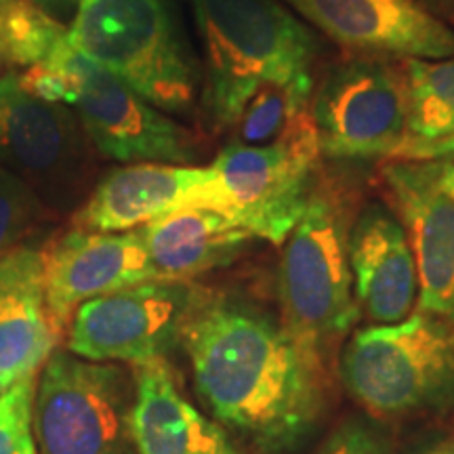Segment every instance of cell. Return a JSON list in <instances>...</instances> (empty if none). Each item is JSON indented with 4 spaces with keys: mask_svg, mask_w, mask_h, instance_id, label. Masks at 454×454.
<instances>
[{
    "mask_svg": "<svg viewBox=\"0 0 454 454\" xmlns=\"http://www.w3.org/2000/svg\"><path fill=\"white\" fill-rule=\"evenodd\" d=\"M419 454H454V438L440 442V444L431 446V448H427V450H423Z\"/></svg>",
    "mask_w": 454,
    "mask_h": 454,
    "instance_id": "obj_29",
    "label": "cell"
},
{
    "mask_svg": "<svg viewBox=\"0 0 454 454\" xmlns=\"http://www.w3.org/2000/svg\"><path fill=\"white\" fill-rule=\"evenodd\" d=\"M194 293L192 282L150 280L84 301L70 320L67 351L135 368L167 360Z\"/></svg>",
    "mask_w": 454,
    "mask_h": 454,
    "instance_id": "obj_11",
    "label": "cell"
},
{
    "mask_svg": "<svg viewBox=\"0 0 454 454\" xmlns=\"http://www.w3.org/2000/svg\"><path fill=\"white\" fill-rule=\"evenodd\" d=\"M133 400L135 387L118 364L55 349L34 389V440L41 454H137Z\"/></svg>",
    "mask_w": 454,
    "mask_h": 454,
    "instance_id": "obj_10",
    "label": "cell"
},
{
    "mask_svg": "<svg viewBox=\"0 0 454 454\" xmlns=\"http://www.w3.org/2000/svg\"><path fill=\"white\" fill-rule=\"evenodd\" d=\"M450 154H454V137L419 147L417 152H412L411 156L404 158V160H438V158H444Z\"/></svg>",
    "mask_w": 454,
    "mask_h": 454,
    "instance_id": "obj_26",
    "label": "cell"
},
{
    "mask_svg": "<svg viewBox=\"0 0 454 454\" xmlns=\"http://www.w3.org/2000/svg\"><path fill=\"white\" fill-rule=\"evenodd\" d=\"M211 164L130 162L110 170L90 190L74 227L87 231H130L187 207L211 208Z\"/></svg>",
    "mask_w": 454,
    "mask_h": 454,
    "instance_id": "obj_15",
    "label": "cell"
},
{
    "mask_svg": "<svg viewBox=\"0 0 454 454\" xmlns=\"http://www.w3.org/2000/svg\"><path fill=\"white\" fill-rule=\"evenodd\" d=\"M156 280L192 282L242 257L254 238L227 215L187 207L137 227Z\"/></svg>",
    "mask_w": 454,
    "mask_h": 454,
    "instance_id": "obj_19",
    "label": "cell"
},
{
    "mask_svg": "<svg viewBox=\"0 0 454 454\" xmlns=\"http://www.w3.org/2000/svg\"><path fill=\"white\" fill-rule=\"evenodd\" d=\"M67 43L158 110L187 118L200 104L202 67L170 0H81Z\"/></svg>",
    "mask_w": 454,
    "mask_h": 454,
    "instance_id": "obj_3",
    "label": "cell"
},
{
    "mask_svg": "<svg viewBox=\"0 0 454 454\" xmlns=\"http://www.w3.org/2000/svg\"><path fill=\"white\" fill-rule=\"evenodd\" d=\"M317 454H389L383 435L364 423H345L339 427Z\"/></svg>",
    "mask_w": 454,
    "mask_h": 454,
    "instance_id": "obj_24",
    "label": "cell"
},
{
    "mask_svg": "<svg viewBox=\"0 0 454 454\" xmlns=\"http://www.w3.org/2000/svg\"><path fill=\"white\" fill-rule=\"evenodd\" d=\"M130 438L137 454H244L181 394L167 360L137 368Z\"/></svg>",
    "mask_w": 454,
    "mask_h": 454,
    "instance_id": "obj_18",
    "label": "cell"
},
{
    "mask_svg": "<svg viewBox=\"0 0 454 454\" xmlns=\"http://www.w3.org/2000/svg\"><path fill=\"white\" fill-rule=\"evenodd\" d=\"M348 257L356 301L374 325H397L412 314L417 263L394 208L371 202L357 213L349 227Z\"/></svg>",
    "mask_w": 454,
    "mask_h": 454,
    "instance_id": "obj_16",
    "label": "cell"
},
{
    "mask_svg": "<svg viewBox=\"0 0 454 454\" xmlns=\"http://www.w3.org/2000/svg\"><path fill=\"white\" fill-rule=\"evenodd\" d=\"M340 379L374 414L394 417L454 402V322L417 309L397 325L357 331L340 354Z\"/></svg>",
    "mask_w": 454,
    "mask_h": 454,
    "instance_id": "obj_6",
    "label": "cell"
},
{
    "mask_svg": "<svg viewBox=\"0 0 454 454\" xmlns=\"http://www.w3.org/2000/svg\"><path fill=\"white\" fill-rule=\"evenodd\" d=\"M299 20L354 55L444 59L454 27L417 0H284Z\"/></svg>",
    "mask_w": 454,
    "mask_h": 454,
    "instance_id": "obj_12",
    "label": "cell"
},
{
    "mask_svg": "<svg viewBox=\"0 0 454 454\" xmlns=\"http://www.w3.org/2000/svg\"><path fill=\"white\" fill-rule=\"evenodd\" d=\"M202 402L227 427L280 450L325 404V364L263 311L196 286L179 331Z\"/></svg>",
    "mask_w": 454,
    "mask_h": 454,
    "instance_id": "obj_1",
    "label": "cell"
},
{
    "mask_svg": "<svg viewBox=\"0 0 454 454\" xmlns=\"http://www.w3.org/2000/svg\"><path fill=\"white\" fill-rule=\"evenodd\" d=\"M20 78L38 98L70 107L104 158L122 164L200 160L202 145L194 130L84 59L67 36L41 67L20 72Z\"/></svg>",
    "mask_w": 454,
    "mask_h": 454,
    "instance_id": "obj_4",
    "label": "cell"
},
{
    "mask_svg": "<svg viewBox=\"0 0 454 454\" xmlns=\"http://www.w3.org/2000/svg\"><path fill=\"white\" fill-rule=\"evenodd\" d=\"M67 26L30 0H0V70L41 67L66 38Z\"/></svg>",
    "mask_w": 454,
    "mask_h": 454,
    "instance_id": "obj_21",
    "label": "cell"
},
{
    "mask_svg": "<svg viewBox=\"0 0 454 454\" xmlns=\"http://www.w3.org/2000/svg\"><path fill=\"white\" fill-rule=\"evenodd\" d=\"M202 43L204 129L227 137L247 106L280 89L309 106L320 41L284 0H187Z\"/></svg>",
    "mask_w": 454,
    "mask_h": 454,
    "instance_id": "obj_2",
    "label": "cell"
},
{
    "mask_svg": "<svg viewBox=\"0 0 454 454\" xmlns=\"http://www.w3.org/2000/svg\"><path fill=\"white\" fill-rule=\"evenodd\" d=\"M150 280H156V274L137 230L72 227L44 251V301L59 331L84 301Z\"/></svg>",
    "mask_w": 454,
    "mask_h": 454,
    "instance_id": "obj_14",
    "label": "cell"
},
{
    "mask_svg": "<svg viewBox=\"0 0 454 454\" xmlns=\"http://www.w3.org/2000/svg\"><path fill=\"white\" fill-rule=\"evenodd\" d=\"M435 162V177H438V184L442 192L450 198L454 202V154L438 158Z\"/></svg>",
    "mask_w": 454,
    "mask_h": 454,
    "instance_id": "obj_27",
    "label": "cell"
},
{
    "mask_svg": "<svg viewBox=\"0 0 454 454\" xmlns=\"http://www.w3.org/2000/svg\"><path fill=\"white\" fill-rule=\"evenodd\" d=\"M309 121L322 158H395L408 124L404 61L351 53L333 64L316 82Z\"/></svg>",
    "mask_w": 454,
    "mask_h": 454,
    "instance_id": "obj_9",
    "label": "cell"
},
{
    "mask_svg": "<svg viewBox=\"0 0 454 454\" xmlns=\"http://www.w3.org/2000/svg\"><path fill=\"white\" fill-rule=\"evenodd\" d=\"M381 181L417 263L419 309L454 322V202L442 192L435 162L391 158Z\"/></svg>",
    "mask_w": 454,
    "mask_h": 454,
    "instance_id": "obj_13",
    "label": "cell"
},
{
    "mask_svg": "<svg viewBox=\"0 0 454 454\" xmlns=\"http://www.w3.org/2000/svg\"><path fill=\"white\" fill-rule=\"evenodd\" d=\"M36 374L0 394V454H38L32 427Z\"/></svg>",
    "mask_w": 454,
    "mask_h": 454,
    "instance_id": "obj_23",
    "label": "cell"
},
{
    "mask_svg": "<svg viewBox=\"0 0 454 454\" xmlns=\"http://www.w3.org/2000/svg\"><path fill=\"white\" fill-rule=\"evenodd\" d=\"M349 227L348 202L317 177L303 217L284 240L278 270L282 326L322 364L360 317L348 257Z\"/></svg>",
    "mask_w": 454,
    "mask_h": 454,
    "instance_id": "obj_5",
    "label": "cell"
},
{
    "mask_svg": "<svg viewBox=\"0 0 454 454\" xmlns=\"http://www.w3.org/2000/svg\"><path fill=\"white\" fill-rule=\"evenodd\" d=\"M30 3L34 4V7H38L47 15L53 17V20L66 24V17H70L72 20L74 11H76L81 0H30Z\"/></svg>",
    "mask_w": 454,
    "mask_h": 454,
    "instance_id": "obj_25",
    "label": "cell"
},
{
    "mask_svg": "<svg viewBox=\"0 0 454 454\" xmlns=\"http://www.w3.org/2000/svg\"><path fill=\"white\" fill-rule=\"evenodd\" d=\"M95 154L70 107L34 95L20 72L0 74V168L30 187L49 213L84 202Z\"/></svg>",
    "mask_w": 454,
    "mask_h": 454,
    "instance_id": "obj_8",
    "label": "cell"
},
{
    "mask_svg": "<svg viewBox=\"0 0 454 454\" xmlns=\"http://www.w3.org/2000/svg\"><path fill=\"white\" fill-rule=\"evenodd\" d=\"M320 158L309 114L270 144L225 141L211 162V208L253 238L280 247L308 208Z\"/></svg>",
    "mask_w": 454,
    "mask_h": 454,
    "instance_id": "obj_7",
    "label": "cell"
},
{
    "mask_svg": "<svg viewBox=\"0 0 454 454\" xmlns=\"http://www.w3.org/2000/svg\"><path fill=\"white\" fill-rule=\"evenodd\" d=\"M408 81L406 139L395 158L454 137V55L404 61Z\"/></svg>",
    "mask_w": 454,
    "mask_h": 454,
    "instance_id": "obj_20",
    "label": "cell"
},
{
    "mask_svg": "<svg viewBox=\"0 0 454 454\" xmlns=\"http://www.w3.org/2000/svg\"><path fill=\"white\" fill-rule=\"evenodd\" d=\"M59 337L44 301V251L30 242L0 259V394L36 374Z\"/></svg>",
    "mask_w": 454,
    "mask_h": 454,
    "instance_id": "obj_17",
    "label": "cell"
},
{
    "mask_svg": "<svg viewBox=\"0 0 454 454\" xmlns=\"http://www.w3.org/2000/svg\"><path fill=\"white\" fill-rule=\"evenodd\" d=\"M47 217L49 211L30 187L0 168V259L30 244Z\"/></svg>",
    "mask_w": 454,
    "mask_h": 454,
    "instance_id": "obj_22",
    "label": "cell"
},
{
    "mask_svg": "<svg viewBox=\"0 0 454 454\" xmlns=\"http://www.w3.org/2000/svg\"><path fill=\"white\" fill-rule=\"evenodd\" d=\"M429 13L440 17L448 26L454 27V0H417Z\"/></svg>",
    "mask_w": 454,
    "mask_h": 454,
    "instance_id": "obj_28",
    "label": "cell"
}]
</instances>
